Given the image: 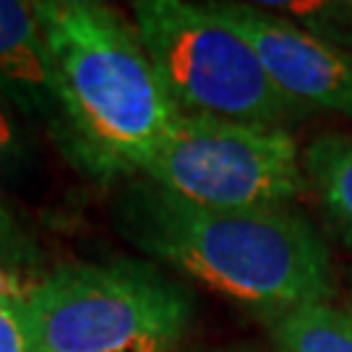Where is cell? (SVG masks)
I'll use <instances>...</instances> for the list:
<instances>
[{"label":"cell","instance_id":"5b68a950","mask_svg":"<svg viewBox=\"0 0 352 352\" xmlns=\"http://www.w3.org/2000/svg\"><path fill=\"white\" fill-rule=\"evenodd\" d=\"M144 175L157 188L209 209L289 206L308 188L287 128L180 115Z\"/></svg>","mask_w":352,"mask_h":352},{"label":"cell","instance_id":"8fae6325","mask_svg":"<svg viewBox=\"0 0 352 352\" xmlns=\"http://www.w3.org/2000/svg\"><path fill=\"white\" fill-rule=\"evenodd\" d=\"M0 352H29L19 314L8 305H0Z\"/></svg>","mask_w":352,"mask_h":352},{"label":"cell","instance_id":"30bf717a","mask_svg":"<svg viewBox=\"0 0 352 352\" xmlns=\"http://www.w3.org/2000/svg\"><path fill=\"white\" fill-rule=\"evenodd\" d=\"M24 157V139H21V128L19 118L13 115L8 104L0 102V173L16 167Z\"/></svg>","mask_w":352,"mask_h":352},{"label":"cell","instance_id":"4fadbf2b","mask_svg":"<svg viewBox=\"0 0 352 352\" xmlns=\"http://www.w3.org/2000/svg\"><path fill=\"white\" fill-rule=\"evenodd\" d=\"M11 230V217H8V212L3 209V204H0V235H6Z\"/></svg>","mask_w":352,"mask_h":352},{"label":"cell","instance_id":"9c48e42d","mask_svg":"<svg viewBox=\"0 0 352 352\" xmlns=\"http://www.w3.org/2000/svg\"><path fill=\"white\" fill-rule=\"evenodd\" d=\"M277 352H352V311L314 302L269 318Z\"/></svg>","mask_w":352,"mask_h":352},{"label":"cell","instance_id":"8992f818","mask_svg":"<svg viewBox=\"0 0 352 352\" xmlns=\"http://www.w3.org/2000/svg\"><path fill=\"white\" fill-rule=\"evenodd\" d=\"M209 8L248 42L272 84L289 102L352 118V60L347 55L261 6L209 3Z\"/></svg>","mask_w":352,"mask_h":352},{"label":"cell","instance_id":"6da1fadb","mask_svg":"<svg viewBox=\"0 0 352 352\" xmlns=\"http://www.w3.org/2000/svg\"><path fill=\"white\" fill-rule=\"evenodd\" d=\"M115 222L146 256L269 318L334 295L327 243L289 206L209 209L146 180L123 190Z\"/></svg>","mask_w":352,"mask_h":352},{"label":"cell","instance_id":"52a82bcc","mask_svg":"<svg viewBox=\"0 0 352 352\" xmlns=\"http://www.w3.org/2000/svg\"><path fill=\"white\" fill-rule=\"evenodd\" d=\"M0 102L42 126L74 160V139L34 3L0 0Z\"/></svg>","mask_w":352,"mask_h":352},{"label":"cell","instance_id":"3957f363","mask_svg":"<svg viewBox=\"0 0 352 352\" xmlns=\"http://www.w3.org/2000/svg\"><path fill=\"white\" fill-rule=\"evenodd\" d=\"M29 352L170 350L190 327L193 298L154 264H68L29 285L16 308Z\"/></svg>","mask_w":352,"mask_h":352},{"label":"cell","instance_id":"ba28073f","mask_svg":"<svg viewBox=\"0 0 352 352\" xmlns=\"http://www.w3.org/2000/svg\"><path fill=\"white\" fill-rule=\"evenodd\" d=\"M302 170L329 225L352 253V133L314 139L302 154Z\"/></svg>","mask_w":352,"mask_h":352},{"label":"cell","instance_id":"277c9868","mask_svg":"<svg viewBox=\"0 0 352 352\" xmlns=\"http://www.w3.org/2000/svg\"><path fill=\"white\" fill-rule=\"evenodd\" d=\"M131 16L180 115L285 128L308 113L272 84L248 42L209 6L139 0Z\"/></svg>","mask_w":352,"mask_h":352},{"label":"cell","instance_id":"7a4b0ae2","mask_svg":"<svg viewBox=\"0 0 352 352\" xmlns=\"http://www.w3.org/2000/svg\"><path fill=\"white\" fill-rule=\"evenodd\" d=\"M74 162L91 175L144 173L180 118L136 26L89 0L34 3Z\"/></svg>","mask_w":352,"mask_h":352},{"label":"cell","instance_id":"5bb4252c","mask_svg":"<svg viewBox=\"0 0 352 352\" xmlns=\"http://www.w3.org/2000/svg\"><path fill=\"white\" fill-rule=\"evenodd\" d=\"M131 352H167L162 347H139V350H131Z\"/></svg>","mask_w":352,"mask_h":352},{"label":"cell","instance_id":"7c38bea8","mask_svg":"<svg viewBox=\"0 0 352 352\" xmlns=\"http://www.w3.org/2000/svg\"><path fill=\"white\" fill-rule=\"evenodd\" d=\"M26 289H29V285H21L8 272V266L0 261V305H8V308L16 311L21 305V300H24Z\"/></svg>","mask_w":352,"mask_h":352}]
</instances>
